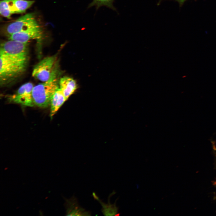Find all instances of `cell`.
Returning <instances> with one entry per match:
<instances>
[{"label": "cell", "instance_id": "cell-1", "mask_svg": "<svg viewBox=\"0 0 216 216\" xmlns=\"http://www.w3.org/2000/svg\"><path fill=\"white\" fill-rule=\"evenodd\" d=\"M57 73L56 68L49 80L34 86L32 98L34 105L45 108L50 105L53 95L59 88Z\"/></svg>", "mask_w": 216, "mask_h": 216}, {"label": "cell", "instance_id": "cell-2", "mask_svg": "<svg viewBox=\"0 0 216 216\" xmlns=\"http://www.w3.org/2000/svg\"><path fill=\"white\" fill-rule=\"evenodd\" d=\"M0 79L6 81L18 76L25 70L27 59L0 55Z\"/></svg>", "mask_w": 216, "mask_h": 216}, {"label": "cell", "instance_id": "cell-3", "mask_svg": "<svg viewBox=\"0 0 216 216\" xmlns=\"http://www.w3.org/2000/svg\"><path fill=\"white\" fill-rule=\"evenodd\" d=\"M38 25L34 14L30 13L21 16L13 22L4 25L2 29L5 34L9 36Z\"/></svg>", "mask_w": 216, "mask_h": 216}, {"label": "cell", "instance_id": "cell-4", "mask_svg": "<svg viewBox=\"0 0 216 216\" xmlns=\"http://www.w3.org/2000/svg\"><path fill=\"white\" fill-rule=\"evenodd\" d=\"M56 61L55 56L44 58L34 67L32 72V76L42 82L47 81L56 68Z\"/></svg>", "mask_w": 216, "mask_h": 216}, {"label": "cell", "instance_id": "cell-5", "mask_svg": "<svg viewBox=\"0 0 216 216\" xmlns=\"http://www.w3.org/2000/svg\"><path fill=\"white\" fill-rule=\"evenodd\" d=\"M27 44L9 40L1 44L0 55L11 57L27 59Z\"/></svg>", "mask_w": 216, "mask_h": 216}, {"label": "cell", "instance_id": "cell-6", "mask_svg": "<svg viewBox=\"0 0 216 216\" xmlns=\"http://www.w3.org/2000/svg\"><path fill=\"white\" fill-rule=\"evenodd\" d=\"M33 84L31 82L25 83L21 86L14 94L8 96L10 102L20 104L29 107L34 106L32 98Z\"/></svg>", "mask_w": 216, "mask_h": 216}, {"label": "cell", "instance_id": "cell-7", "mask_svg": "<svg viewBox=\"0 0 216 216\" xmlns=\"http://www.w3.org/2000/svg\"><path fill=\"white\" fill-rule=\"evenodd\" d=\"M42 34V30L38 25L14 34L9 36V39L27 43L31 40L40 39Z\"/></svg>", "mask_w": 216, "mask_h": 216}, {"label": "cell", "instance_id": "cell-8", "mask_svg": "<svg viewBox=\"0 0 216 216\" xmlns=\"http://www.w3.org/2000/svg\"><path fill=\"white\" fill-rule=\"evenodd\" d=\"M65 206L67 216H91V212L79 205L77 199L74 195L69 199H66Z\"/></svg>", "mask_w": 216, "mask_h": 216}, {"label": "cell", "instance_id": "cell-9", "mask_svg": "<svg viewBox=\"0 0 216 216\" xmlns=\"http://www.w3.org/2000/svg\"><path fill=\"white\" fill-rule=\"evenodd\" d=\"M59 88L67 99L77 89L76 81L71 77L64 76L61 78L59 81Z\"/></svg>", "mask_w": 216, "mask_h": 216}, {"label": "cell", "instance_id": "cell-10", "mask_svg": "<svg viewBox=\"0 0 216 216\" xmlns=\"http://www.w3.org/2000/svg\"><path fill=\"white\" fill-rule=\"evenodd\" d=\"M7 1L12 14L25 12L34 2L33 0H7Z\"/></svg>", "mask_w": 216, "mask_h": 216}, {"label": "cell", "instance_id": "cell-11", "mask_svg": "<svg viewBox=\"0 0 216 216\" xmlns=\"http://www.w3.org/2000/svg\"><path fill=\"white\" fill-rule=\"evenodd\" d=\"M67 100L62 92L59 88L53 95L50 103V116L52 117L61 106Z\"/></svg>", "mask_w": 216, "mask_h": 216}, {"label": "cell", "instance_id": "cell-12", "mask_svg": "<svg viewBox=\"0 0 216 216\" xmlns=\"http://www.w3.org/2000/svg\"><path fill=\"white\" fill-rule=\"evenodd\" d=\"M116 192L113 191L108 196V202L106 203L99 199L98 201L102 206L101 211L104 216H116L118 215V207L116 206V201L118 199H117L113 204H111L110 202L111 197Z\"/></svg>", "mask_w": 216, "mask_h": 216}, {"label": "cell", "instance_id": "cell-13", "mask_svg": "<svg viewBox=\"0 0 216 216\" xmlns=\"http://www.w3.org/2000/svg\"><path fill=\"white\" fill-rule=\"evenodd\" d=\"M114 1V0H93L88 7L89 8L95 6L97 9L101 6H105L115 10V8L113 5Z\"/></svg>", "mask_w": 216, "mask_h": 216}, {"label": "cell", "instance_id": "cell-14", "mask_svg": "<svg viewBox=\"0 0 216 216\" xmlns=\"http://www.w3.org/2000/svg\"><path fill=\"white\" fill-rule=\"evenodd\" d=\"M0 13L3 16L8 19H10L12 14L7 0L0 1Z\"/></svg>", "mask_w": 216, "mask_h": 216}, {"label": "cell", "instance_id": "cell-15", "mask_svg": "<svg viewBox=\"0 0 216 216\" xmlns=\"http://www.w3.org/2000/svg\"><path fill=\"white\" fill-rule=\"evenodd\" d=\"M92 196L94 200H95L98 201L100 199L99 197L94 192H93L92 193Z\"/></svg>", "mask_w": 216, "mask_h": 216}, {"label": "cell", "instance_id": "cell-16", "mask_svg": "<svg viewBox=\"0 0 216 216\" xmlns=\"http://www.w3.org/2000/svg\"><path fill=\"white\" fill-rule=\"evenodd\" d=\"M163 0H160V1H161ZM177 1L179 4L180 5H182L183 3L187 0H174Z\"/></svg>", "mask_w": 216, "mask_h": 216}]
</instances>
